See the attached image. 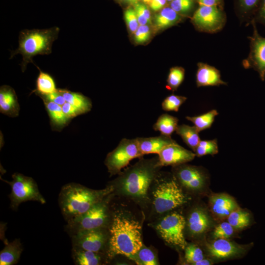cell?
Returning a JSON list of instances; mask_svg holds the SVG:
<instances>
[{
	"instance_id": "d6986e66",
	"label": "cell",
	"mask_w": 265,
	"mask_h": 265,
	"mask_svg": "<svg viewBox=\"0 0 265 265\" xmlns=\"http://www.w3.org/2000/svg\"><path fill=\"white\" fill-rule=\"evenodd\" d=\"M20 106L15 90L8 85H4L0 88V111L9 117L18 116Z\"/></svg>"
},
{
	"instance_id": "8d00e7d4",
	"label": "cell",
	"mask_w": 265,
	"mask_h": 265,
	"mask_svg": "<svg viewBox=\"0 0 265 265\" xmlns=\"http://www.w3.org/2000/svg\"><path fill=\"white\" fill-rule=\"evenodd\" d=\"M146 5L138 2L133 5L139 26L148 25L152 23L151 12Z\"/></svg>"
},
{
	"instance_id": "ac0fdd59",
	"label": "cell",
	"mask_w": 265,
	"mask_h": 265,
	"mask_svg": "<svg viewBox=\"0 0 265 265\" xmlns=\"http://www.w3.org/2000/svg\"><path fill=\"white\" fill-rule=\"evenodd\" d=\"M139 148L143 155L159 154L166 146L177 143L171 136L160 134L150 137H137Z\"/></svg>"
},
{
	"instance_id": "e575fe53",
	"label": "cell",
	"mask_w": 265,
	"mask_h": 265,
	"mask_svg": "<svg viewBox=\"0 0 265 265\" xmlns=\"http://www.w3.org/2000/svg\"><path fill=\"white\" fill-rule=\"evenodd\" d=\"M185 96L171 95L167 96L161 104L162 108L166 111H178L180 107L186 100Z\"/></svg>"
},
{
	"instance_id": "ab89813d",
	"label": "cell",
	"mask_w": 265,
	"mask_h": 265,
	"mask_svg": "<svg viewBox=\"0 0 265 265\" xmlns=\"http://www.w3.org/2000/svg\"><path fill=\"white\" fill-rule=\"evenodd\" d=\"M124 19L130 31L134 34L139 26L134 8L129 7L125 11Z\"/></svg>"
},
{
	"instance_id": "bcb514c9",
	"label": "cell",
	"mask_w": 265,
	"mask_h": 265,
	"mask_svg": "<svg viewBox=\"0 0 265 265\" xmlns=\"http://www.w3.org/2000/svg\"><path fill=\"white\" fill-rule=\"evenodd\" d=\"M212 263V262L208 260V259H202L196 263H195L194 265H211Z\"/></svg>"
},
{
	"instance_id": "4316f807",
	"label": "cell",
	"mask_w": 265,
	"mask_h": 265,
	"mask_svg": "<svg viewBox=\"0 0 265 265\" xmlns=\"http://www.w3.org/2000/svg\"><path fill=\"white\" fill-rule=\"evenodd\" d=\"M176 133L182 138L183 141L194 152L200 141V132L195 126L186 124L178 125Z\"/></svg>"
},
{
	"instance_id": "f546056e",
	"label": "cell",
	"mask_w": 265,
	"mask_h": 265,
	"mask_svg": "<svg viewBox=\"0 0 265 265\" xmlns=\"http://www.w3.org/2000/svg\"><path fill=\"white\" fill-rule=\"evenodd\" d=\"M197 4L199 5L196 0H173L169 6L181 16L191 18L199 6Z\"/></svg>"
},
{
	"instance_id": "3957f363",
	"label": "cell",
	"mask_w": 265,
	"mask_h": 265,
	"mask_svg": "<svg viewBox=\"0 0 265 265\" xmlns=\"http://www.w3.org/2000/svg\"><path fill=\"white\" fill-rule=\"evenodd\" d=\"M113 190L111 185L102 190H93L74 183L65 185L59 194L62 214L68 221L86 212Z\"/></svg>"
},
{
	"instance_id": "74e56055",
	"label": "cell",
	"mask_w": 265,
	"mask_h": 265,
	"mask_svg": "<svg viewBox=\"0 0 265 265\" xmlns=\"http://www.w3.org/2000/svg\"><path fill=\"white\" fill-rule=\"evenodd\" d=\"M185 259L192 265L204 259L202 250L195 244H190L185 248Z\"/></svg>"
},
{
	"instance_id": "7dc6e473",
	"label": "cell",
	"mask_w": 265,
	"mask_h": 265,
	"mask_svg": "<svg viewBox=\"0 0 265 265\" xmlns=\"http://www.w3.org/2000/svg\"><path fill=\"white\" fill-rule=\"evenodd\" d=\"M128 3L134 5V4L139 2L140 0H125Z\"/></svg>"
},
{
	"instance_id": "ba28073f",
	"label": "cell",
	"mask_w": 265,
	"mask_h": 265,
	"mask_svg": "<svg viewBox=\"0 0 265 265\" xmlns=\"http://www.w3.org/2000/svg\"><path fill=\"white\" fill-rule=\"evenodd\" d=\"M191 22L200 32L215 33L225 26L227 16L223 7L199 5L191 18Z\"/></svg>"
},
{
	"instance_id": "7c38bea8",
	"label": "cell",
	"mask_w": 265,
	"mask_h": 265,
	"mask_svg": "<svg viewBox=\"0 0 265 265\" xmlns=\"http://www.w3.org/2000/svg\"><path fill=\"white\" fill-rule=\"evenodd\" d=\"M73 247L100 252L108 240L109 234L106 228L78 232L71 236Z\"/></svg>"
},
{
	"instance_id": "44dd1931",
	"label": "cell",
	"mask_w": 265,
	"mask_h": 265,
	"mask_svg": "<svg viewBox=\"0 0 265 265\" xmlns=\"http://www.w3.org/2000/svg\"><path fill=\"white\" fill-rule=\"evenodd\" d=\"M39 97L44 102L53 130L60 131L68 125L70 120L63 113L60 106L44 97Z\"/></svg>"
},
{
	"instance_id": "f35d334b",
	"label": "cell",
	"mask_w": 265,
	"mask_h": 265,
	"mask_svg": "<svg viewBox=\"0 0 265 265\" xmlns=\"http://www.w3.org/2000/svg\"><path fill=\"white\" fill-rule=\"evenodd\" d=\"M234 232V228L228 222H223L216 226L213 232V236L215 239L230 238Z\"/></svg>"
},
{
	"instance_id": "c3c4849f",
	"label": "cell",
	"mask_w": 265,
	"mask_h": 265,
	"mask_svg": "<svg viewBox=\"0 0 265 265\" xmlns=\"http://www.w3.org/2000/svg\"><path fill=\"white\" fill-rule=\"evenodd\" d=\"M143 3L145 4H149L152 0H141Z\"/></svg>"
},
{
	"instance_id": "484cf974",
	"label": "cell",
	"mask_w": 265,
	"mask_h": 265,
	"mask_svg": "<svg viewBox=\"0 0 265 265\" xmlns=\"http://www.w3.org/2000/svg\"><path fill=\"white\" fill-rule=\"evenodd\" d=\"M66 101L78 108L82 114L89 112L92 108V102L89 98L80 93L64 89H58Z\"/></svg>"
},
{
	"instance_id": "ffe728a7",
	"label": "cell",
	"mask_w": 265,
	"mask_h": 265,
	"mask_svg": "<svg viewBox=\"0 0 265 265\" xmlns=\"http://www.w3.org/2000/svg\"><path fill=\"white\" fill-rule=\"evenodd\" d=\"M262 0H234L235 14L240 24H251Z\"/></svg>"
},
{
	"instance_id": "6da1fadb",
	"label": "cell",
	"mask_w": 265,
	"mask_h": 265,
	"mask_svg": "<svg viewBox=\"0 0 265 265\" xmlns=\"http://www.w3.org/2000/svg\"><path fill=\"white\" fill-rule=\"evenodd\" d=\"M108 228V257L121 255L134 260L143 246L140 223L132 218L116 214Z\"/></svg>"
},
{
	"instance_id": "83f0119b",
	"label": "cell",
	"mask_w": 265,
	"mask_h": 265,
	"mask_svg": "<svg viewBox=\"0 0 265 265\" xmlns=\"http://www.w3.org/2000/svg\"><path fill=\"white\" fill-rule=\"evenodd\" d=\"M178 121L177 117L164 113L159 117L153 128L155 131H159L161 134L171 136L176 130Z\"/></svg>"
},
{
	"instance_id": "d590c367",
	"label": "cell",
	"mask_w": 265,
	"mask_h": 265,
	"mask_svg": "<svg viewBox=\"0 0 265 265\" xmlns=\"http://www.w3.org/2000/svg\"><path fill=\"white\" fill-rule=\"evenodd\" d=\"M135 262L137 264L144 265H157L158 262L154 252L147 248L141 247L137 253Z\"/></svg>"
},
{
	"instance_id": "d4e9b609",
	"label": "cell",
	"mask_w": 265,
	"mask_h": 265,
	"mask_svg": "<svg viewBox=\"0 0 265 265\" xmlns=\"http://www.w3.org/2000/svg\"><path fill=\"white\" fill-rule=\"evenodd\" d=\"M72 257L77 265H98L102 264L100 252L84 250L76 247L72 248Z\"/></svg>"
},
{
	"instance_id": "e0dca14e",
	"label": "cell",
	"mask_w": 265,
	"mask_h": 265,
	"mask_svg": "<svg viewBox=\"0 0 265 265\" xmlns=\"http://www.w3.org/2000/svg\"><path fill=\"white\" fill-rule=\"evenodd\" d=\"M210 254L217 259H225L238 255L243 249L234 243L225 238H217L207 245Z\"/></svg>"
},
{
	"instance_id": "52a82bcc",
	"label": "cell",
	"mask_w": 265,
	"mask_h": 265,
	"mask_svg": "<svg viewBox=\"0 0 265 265\" xmlns=\"http://www.w3.org/2000/svg\"><path fill=\"white\" fill-rule=\"evenodd\" d=\"M12 177L11 182L3 180L11 187L9 197L12 210H16L21 203L29 201H37L42 204L46 203L37 184L32 178L18 173L13 174Z\"/></svg>"
},
{
	"instance_id": "b9f144b4",
	"label": "cell",
	"mask_w": 265,
	"mask_h": 265,
	"mask_svg": "<svg viewBox=\"0 0 265 265\" xmlns=\"http://www.w3.org/2000/svg\"><path fill=\"white\" fill-rule=\"evenodd\" d=\"M61 106L63 113L70 120L73 118L82 114V113L78 108L67 101Z\"/></svg>"
},
{
	"instance_id": "603a6c76",
	"label": "cell",
	"mask_w": 265,
	"mask_h": 265,
	"mask_svg": "<svg viewBox=\"0 0 265 265\" xmlns=\"http://www.w3.org/2000/svg\"><path fill=\"white\" fill-rule=\"evenodd\" d=\"M184 18L170 6H166L155 16L154 26L157 30L164 29L176 25L182 22Z\"/></svg>"
},
{
	"instance_id": "ee69618b",
	"label": "cell",
	"mask_w": 265,
	"mask_h": 265,
	"mask_svg": "<svg viewBox=\"0 0 265 265\" xmlns=\"http://www.w3.org/2000/svg\"><path fill=\"white\" fill-rule=\"evenodd\" d=\"M167 2L166 0H152L149 6L151 10L157 12L165 7Z\"/></svg>"
},
{
	"instance_id": "277c9868",
	"label": "cell",
	"mask_w": 265,
	"mask_h": 265,
	"mask_svg": "<svg viewBox=\"0 0 265 265\" xmlns=\"http://www.w3.org/2000/svg\"><path fill=\"white\" fill-rule=\"evenodd\" d=\"M59 32V28L57 26L21 31L19 36V46L11 52L10 58L16 54H21V69L24 72L28 63H33V57L37 55H48L52 53L53 44L57 39Z\"/></svg>"
},
{
	"instance_id": "8992f818",
	"label": "cell",
	"mask_w": 265,
	"mask_h": 265,
	"mask_svg": "<svg viewBox=\"0 0 265 265\" xmlns=\"http://www.w3.org/2000/svg\"><path fill=\"white\" fill-rule=\"evenodd\" d=\"M186 200L175 178L160 181L153 191V205L159 213L174 209L184 204Z\"/></svg>"
},
{
	"instance_id": "30bf717a",
	"label": "cell",
	"mask_w": 265,
	"mask_h": 265,
	"mask_svg": "<svg viewBox=\"0 0 265 265\" xmlns=\"http://www.w3.org/2000/svg\"><path fill=\"white\" fill-rule=\"evenodd\" d=\"M186 223L184 217L175 212L163 217L156 229L166 243L184 249L187 245L184 235Z\"/></svg>"
},
{
	"instance_id": "2e32d148",
	"label": "cell",
	"mask_w": 265,
	"mask_h": 265,
	"mask_svg": "<svg viewBox=\"0 0 265 265\" xmlns=\"http://www.w3.org/2000/svg\"><path fill=\"white\" fill-rule=\"evenodd\" d=\"M197 67L196 83L198 87L227 85L221 80L220 72L215 67L203 62H198Z\"/></svg>"
},
{
	"instance_id": "5bb4252c",
	"label": "cell",
	"mask_w": 265,
	"mask_h": 265,
	"mask_svg": "<svg viewBox=\"0 0 265 265\" xmlns=\"http://www.w3.org/2000/svg\"><path fill=\"white\" fill-rule=\"evenodd\" d=\"M159 164L162 166H177L192 160L195 154L178 143L164 147L159 154Z\"/></svg>"
},
{
	"instance_id": "7bdbcfd3",
	"label": "cell",
	"mask_w": 265,
	"mask_h": 265,
	"mask_svg": "<svg viewBox=\"0 0 265 265\" xmlns=\"http://www.w3.org/2000/svg\"><path fill=\"white\" fill-rule=\"evenodd\" d=\"M256 24L259 23L265 27V0H262L253 19Z\"/></svg>"
},
{
	"instance_id": "f6af8a7d",
	"label": "cell",
	"mask_w": 265,
	"mask_h": 265,
	"mask_svg": "<svg viewBox=\"0 0 265 265\" xmlns=\"http://www.w3.org/2000/svg\"><path fill=\"white\" fill-rule=\"evenodd\" d=\"M199 5L223 7V0H196Z\"/></svg>"
},
{
	"instance_id": "9c48e42d",
	"label": "cell",
	"mask_w": 265,
	"mask_h": 265,
	"mask_svg": "<svg viewBox=\"0 0 265 265\" xmlns=\"http://www.w3.org/2000/svg\"><path fill=\"white\" fill-rule=\"evenodd\" d=\"M143 156L136 138H123L118 146L107 154L105 164L110 175H114L120 173L121 169L127 166L131 160L141 158Z\"/></svg>"
},
{
	"instance_id": "7a4b0ae2",
	"label": "cell",
	"mask_w": 265,
	"mask_h": 265,
	"mask_svg": "<svg viewBox=\"0 0 265 265\" xmlns=\"http://www.w3.org/2000/svg\"><path fill=\"white\" fill-rule=\"evenodd\" d=\"M158 158L141 159L134 165L126 169L115 181L113 186L119 192L136 200H143L148 195L152 183L158 177L160 168Z\"/></svg>"
},
{
	"instance_id": "5b68a950",
	"label": "cell",
	"mask_w": 265,
	"mask_h": 265,
	"mask_svg": "<svg viewBox=\"0 0 265 265\" xmlns=\"http://www.w3.org/2000/svg\"><path fill=\"white\" fill-rule=\"evenodd\" d=\"M106 197L85 213L67 221L66 229L71 236L81 231L107 227L110 220V214L108 207V199Z\"/></svg>"
},
{
	"instance_id": "4fadbf2b",
	"label": "cell",
	"mask_w": 265,
	"mask_h": 265,
	"mask_svg": "<svg viewBox=\"0 0 265 265\" xmlns=\"http://www.w3.org/2000/svg\"><path fill=\"white\" fill-rule=\"evenodd\" d=\"M174 167V178L185 187L195 191L204 186L207 176L200 167L185 163Z\"/></svg>"
},
{
	"instance_id": "cb8c5ba5",
	"label": "cell",
	"mask_w": 265,
	"mask_h": 265,
	"mask_svg": "<svg viewBox=\"0 0 265 265\" xmlns=\"http://www.w3.org/2000/svg\"><path fill=\"white\" fill-rule=\"evenodd\" d=\"M22 244L19 239L7 243L0 252V265H13L17 264L23 251Z\"/></svg>"
},
{
	"instance_id": "4dcf8cb0",
	"label": "cell",
	"mask_w": 265,
	"mask_h": 265,
	"mask_svg": "<svg viewBox=\"0 0 265 265\" xmlns=\"http://www.w3.org/2000/svg\"><path fill=\"white\" fill-rule=\"evenodd\" d=\"M218 114L216 109H212L206 113L196 116H186L188 121L193 123L198 131L200 132L203 130L210 128L215 117Z\"/></svg>"
},
{
	"instance_id": "8fae6325",
	"label": "cell",
	"mask_w": 265,
	"mask_h": 265,
	"mask_svg": "<svg viewBox=\"0 0 265 265\" xmlns=\"http://www.w3.org/2000/svg\"><path fill=\"white\" fill-rule=\"evenodd\" d=\"M253 33L247 38L250 43V52L247 57L242 61L245 69H253L257 71L264 81L265 80V38L259 33L256 23L252 20Z\"/></svg>"
},
{
	"instance_id": "60d3db41",
	"label": "cell",
	"mask_w": 265,
	"mask_h": 265,
	"mask_svg": "<svg viewBox=\"0 0 265 265\" xmlns=\"http://www.w3.org/2000/svg\"><path fill=\"white\" fill-rule=\"evenodd\" d=\"M134 34V41L137 44H143L150 37L151 30L148 25L139 26Z\"/></svg>"
},
{
	"instance_id": "1f68e13d",
	"label": "cell",
	"mask_w": 265,
	"mask_h": 265,
	"mask_svg": "<svg viewBox=\"0 0 265 265\" xmlns=\"http://www.w3.org/2000/svg\"><path fill=\"white\" fill-rule=\"evenodd\" d=\"M227 218L234 229H243L247 227L250 222L249 213L239 208L233 211Z\"/></svg>"
},
{
	"instance_id": "f1b7e54d",
	"label": "cell",
	"mask_w": 265,
	"mask_h": 265,
	"mask_svg": "<svg viewBox=\"0 0 265 265\" xmlns=\"http://www.w3.org/2000/svg\"><path fill=\"white\" fill-rule=\"evenodd\" d=\"M39 70V74L36 80V88L33 91L36 94L49 95L56 92V88L53 79L48 73Z\"/></svg>"
},
{
	"instance_id": "9a60e30c",
	"label": "cell",
	"mask_w": 265,
	"mask_h": 265,
	"mask_svg": "<svg viewBox=\"0 0 265 265\" xmlns=\"http://www.w3.org/2000/svg\"><path fill=\"white\" fill-rule=\"evenodd\" d=\"M210 210L213 215L218 219H224L239 207L231 196L225 193L214 194L209 200Z\"/></svg>"
},
{
	"instance_id": "681fc988",
	"label": "cell",
	"mask_w": 265,
	"mask_h": 265,
	"mask_svg": "<svg viewBox=\"0 0 265 265\" xmlns=\"http://www.w3.org/2000/svg\"><path fill=\"white\" fill-rule=\"evenodd\" d=\"M167 2H170L171 1H172L173 0H166Z\"/></svg>"
},
{
	"instance_id": "d6a6232c",
	"label": "cell",
	"mask_w": 265,
	"mask_h": 265,
	"mask_svg": "<svg viewBox=\"0 0 265 265\" xmlns=\"http://www.w3.org/2000/svg\"><path fill=\"white\" fill-rule=\"evenodd\" d=\"M184 78L185 69L183 67L176 66L171 68L167 79L168 88L173 91L177 90Z\"/></svg>"
},
{
	"instance_id": "7402d4cb",
	"label": "cell",
	"mask_w": 265,
	"mask_h": 265,
	"mask_svg": "<svg viewBox=\"0 0 265 265\" xmlns=\"http://www.w3.org/2000/svg\"><path fill=\"white\" fill-rule=\"evenodd\" d=\"M210 219L206 212L201 209H195L189 214L187 226L193 235H200L205 233L209 228Z\"/></svg>"
},
{
	"instance_id": "836d02e7",
	"label": "cell",
	"mask_w": 265,
	"mask_h": 265,
	"mask_svg": "<svg viewBox=\"0 0 265 265\" xmlns=\"http://www.w3.org/2000/svg\"><path fill=\"white\" fill-rule=\"evenodd\" d=\"M194 152L198 157L216 154L218 152L217 139L200 140Z\"/></svg>"
}]
</instances>
